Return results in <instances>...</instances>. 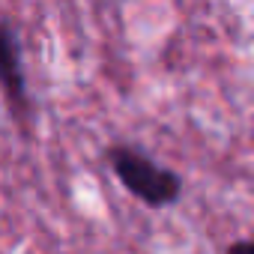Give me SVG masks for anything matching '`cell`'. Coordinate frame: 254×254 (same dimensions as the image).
Listing matches in <instances>:
<instances>
[{
	"instance_id": "cell-1",
	"label": "cell",
	"mask_w": 254,
	"mask_h": 254,
	"mask_svg": "<svg viewBox=\"0 0 254 254\" xmlns=\"http://www.w3.org/2000/svg\"><path fill=\"white\" fill-rule=\"evenodd\" d=\"M105 156H108L111 174L144 206L165 209V206H174L183 197V177L174 168H165V165L153 162L147 153H141L129 144H111Z\"/></svg>"
},
{
	"instance_id": "cell-2",
	"label": "cell",
	"mask_w": 254,
	"mask_h": 254,
	"mask_svg": "<svg viewBox=\"0 0 254 254\" xmlns=\"http://www.w3.org/2000/svg\"><path fill=\"white\" fill-rule=\"evenodd\" d=\"M0 54H3V90L6 102L18 117L33 114V99L27 93V78H24V60H21V42L12 27V21H0Z\"/></svg>"
},
{
	"instance_id": "cell-3",
	"label": "cell",
	"mask_w": 254,
	"mask_h": 254,
	"mask_svg": "<svg viewBox=\"0 0 254 254\" xmlns=\"http://www.w3.org/2000/svg\"><path fill=\"white\" fill-rule=\"evenodd\" d=\"M224 254H254V236H251V239H236V242H230Z\"/></svg>"
}]
</instances>
